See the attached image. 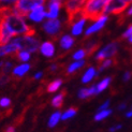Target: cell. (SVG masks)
<instances>
[{
	"label": "cell",
	"mask_w": 132,
	"mask_h": 132,
	"mask_svg": "<svg viewBox=\"0 0 132 132\" xmlns=\"http://www.w3.org/2000/svg\"><path fill=\"white\" fill-rule=\"evenodd\" d=\"M99 46H100V45H99L98 42H91V43L87 44L86 48H85V51H86V53H87V56H90L92 53H95L99 48Z\"/></svg>",
	"instance_id": "obj_26"
},
{
	"label": "cell",
	"mask_w": 132,
	"mask_h": 132,
	"mask_svg": "<svg viewBox=\"0 0 132 132\" xmlns=\"http://www.w3.org/2000/svg\"><path fill=\"white\" fill-rule=\"evenodd\" d=\"M9 81H10V76H8L5 73L2 72V74H0V85H4Z\"/></svg>",
	"instance_id": "obj_31"
},
{
	"label": "cell",
	"mask_w": 132,
	"mask_h": 132,
	"mask_svg": "<svg viewBox=\"0 0 132 132\" xmlns=\"http://www.w3.org/2000/svg\"><path fill=\"white\" fill-rule=\"evenodd\" d=\"M117 50H118L117 42H112V43L108 44L104 48H102L100 52L98 53L97 56H96V59L98 61H102V60H104V59H108L112 56H114L117 53Z\"/></svg>",
	"instance_id": "obj_7"
},
{
	"label": "cell",
	"mask_w": 132,
	"mask_h": 132,
	"mask_svg": "<svg viewBox=\"0 0 132 132\" xmlns=\"http://www.w3.org/2000/svg\"><path fill=\"white\" fill-rule=\"evenodd\" d=\"M76 114H77V109L76 108H70L69 110H67L61 115V119L62 120H68V119H70V118L74 117Z\"/></svg>",
	"instance_id": "obj_23"
},
{
	"label": "cell",
	"mask_w": 132,
	"mask_h": 132,
	"mask_svg": "<svg viewBox=\"0 0 132 132\" xmlns=\"http://www.w3.org/2000/svg\"><path fill=\"white\" fill-rule=\"evenodd\" d=\"M60 27H61V24L57 18L48 19V21L43 25V29L45 30L46 34L50 36H56L58 32L60 31Z\"/></svg>",
	"instance_id": "obj_9"
},
{
	"label": "cell",
	"mask_w": 132,
	"mask_h": 132,
	"mask_svg": "<svg viewBox=\"0 0 132 132\" xmlns=\"http://www.w3.org/2000/svg\"><path fill=\"white\" fill-rule=\"evenodd\" d=\"M61 115L62 114L60 113V112H55L54 114H52V116L50 117V120H48V127L54 128L58 123V121L61 119Z\"/></svg>",
	"instance_id": "obj_20"
},
{
	"label": "cell",
	"mask_w": 132,
	"mask_h": 132,
	"mask_svg": "<svg viewBox=\"0 0 132 132\" xmlns=\"http://www.w3.org/2000/svg\"><path fill=\"white\" fill-rule=\"evenodd\" d=\"M125 109H126V104H125V103L120 104L119 106H118V110H119V111H121V110H125Z\"/></svg>",
	"instance_id": "obj_40"
},
{
	"label": "cell",
	"mask_w": 132,
	"mask_h": 132,
	"mask_svg": "<svg viewBox=\"0 0 132 132\" xmlns=\"http://www.w3.org/2000/svg\"><path fill=\"white\" fill-rule=\"evenodd\" d=\"M131 76H132V73H131V72H130V71H127V72H126V73H125V74H123V81H125V82H127V81H129V80H130V78H131Z\"/></svg>",
	"instance_id": "obj_35"
},
{
	"label": "cell",
	"mask_w": 132,
	"mask_h": 132,
	"mask_svg": "<svg viewBox=\"0 0 132 132\" xmlns=\"http://www.w3.org/2000/svg\"><path fill=\"white\" fill-rule=\"evenodd\" d=\"M14 43L17 44L19 50H23L26 52L35 53L39 50L40 47V42H39L38 39L34 38L32 36H24V37H18L12 40Z\"/></svg>",
	"instance_id": "obj_5"
},
{
	"label": "cell",
	"mask_w": 132,
	"mask_h": 132,
	"mask_svg": "<svg viewBox=\"0 0 132 132\" xmlns=\"http://www.w3.org/2000/svg\"><path fill=\"white\" fill-rule=\"evenodd\" d=\"M109 105H110V100H106V101H105L102 105H101V106L100 108H99L98 109V111H102V110H106L108 108H109Z\"/></svg>",
	"instance_id": "obj_34"
},
{
	"label": "cell",
	"mask_w": 132,
	"mask_h": 132,
	"mask_svg": "<svg viewBox=\"0 0 132 132\" xmlns=\"http://www.w3.org/2000/svg\"><path fill=\"white\" fill-rule=\"evenodd\" d=\"M126 117H128V118L132 117V109H131V111H129V112H128V113L126 114Z\"/></svg>",
	"instance_id": "obj_42"
},
{
	"label": "cell",
	"mask_w": 132,
	"mask_h": 132,
	"mask_svg": "<svg viewBox=\"0 0 132 132\" xmlns=\"http://www.w3.org/2000/svg\"><path fill=\"white\" fill-rule=\"evenodd\" d=\"M30 69V65L28 63H24V64H21V65H18V67L14 68V70H13V75H15V76H23L25 75L27 72L29 71Z\"/></svg>",
	"instance_id": "obj_17"
},
{
	"label": "cell",
	"mask_w": 132,
	"mask_h": 132,
	"mask_svg": "<svg viewBox=\"0 0 132 132\" xmlns=\"http://www.w3.org/2000/svg\"><path fill=\"white\" fill-rule=\"evenodd\" d=\"M108 22V16L105 15V14H103L100 18H98L97 21H96V23L92 25V26H90V27L86 30V32H85V35H86V37H88V36H90V35H92V34H95V32H97V31H99L100 29H102L103 28V26L105 25V23Z\"/></svg>",
	"instance_id": "obj_10"
},
{
	"label": "cell",
	"mask_w": 132,
	"mask_h": 132,
	"mask_svg": "<svg viewBox=\"0 0 132 132\" xmlns=\"http://www.w3.org/2000/svg\"><path fill=\"white\" fill-rule=\"evenodd\" d=\"M45 0H17L14 5V13L21 15V16H26L29 14V12L34 11L38 6L43 5Z\"/></svg>",
	"instance_id": "obj_4"
},
{
	"label": "cell",
	"mask_w": 132,
	"mask_h": 132,
	"mask_svg": "<svg viewBox=\"0 0 132 132\" xmlns=\"http://www.w3.org/2000/svg\"><path fill=\"white\" fill-rule=\"evenodd\" d=\"M110 0H87L82 10L83 17L90 21H97L103 15L104 8Z\"/></svg>",
	"instance_id": "obj_2"
},
{
	"label": "cell",
	"mask_w": 132,
	"mask_h": 132,
	"mask_svg": "<svg viewBox=\"0 0 132 132\" xmlns=\"http://www.w3.org/2000/svg\"><path fill=\"white\" fill-rule=\"evenodd\" d=\"M121 125H117V126H114V127H112L111 129H110V132H116L117 130H119V129H121Z\"/></svg>",
	"instance_id": "obj_36"
},
{
	"label": "cell",
	"mask_w": 132,
	"mask_h": 132,
	"mask_svg": "<svg viewBox=\"0 0 132 132\" xmlns=\"http://www.w3.org/2000/svg\"><path fill=\"white\" fill-rule=\"evenodd\" d=\"M98 94V90H97V85H92L91 87L89 88H82L78 92V98L81 99H86L90 96H94Z\"/></svg>",
	"instance_id": "obj_14"
},
{
	"label": "cell",
	"mask_w": 132,
	"mask_h": 132,
	"mask_svg": "<svg viewBox=\"0 0 132 132\" xmlns=\"http://www.w3.org/2000/svg\"><path fill=\"white\" fill-rule=\"evenodd\" d=\"M16 56H17V58L21 61L26 62V61H28L29 59H30V53L29 52H26V51H23V50H19L17 52V55Z\"/></svg>",
	"instance_id": "obj_27"
},
{
	"label": "cell",
	"mask_w": 132,
	"mask_h": 132,
	"mask_svg": "<svg viewBox=\"0 0 132 132\" xmlns=\"http://www.w3.org/2000/svg\"><path fill=\"white\" fill-rule=\"evenodd\" d=\"M42 75H43L42 72H39V73H37V74L35 75V78H36V80H39V78L42 77Z\"/></svg>",
	"instance_id": "obj_39"
},
{
	"label": "cell",
	"mask_w": 132,
	"mask_h": 132,
	"mask_svg": "<svg viewBox=\"0 0 132 132\" xmlns=\"http://www.w3.org/2000/svg\"><path fill=\"white\" fill-rule=\"evenodd\" d=\"M10 104H11V100L9 98H2L1 100H0V106L1 108H6V106H9Z\"/></svg>",
	"instance_id": "obj_32"
},
{
	"label": "cell",
	"mask_w": 132,
	"mask_h": 132,
	"mask_svg": "<svg viewBox=\"0 0 132 132\" xmlns=\"http://www.w3.org/2000/svg\"><path fill=\"white\" fill-rule=\"evenodd\" d=\"M112 114V110L106 109V110H102V111H98V113L95 115V120L96 121H101L104 118L109 117Z\"/></svg>",
	"instance_id": "obj_21"
},
{
	"label": "cell",
	"mask_w": 132,
	"mask_h": 132,
	"mask_svg": "<svg viewBox=\"0 0 132 132\" xmlns=\"http://www.w3.org/2000/svg\"><path fill=\"white\" fill-rule=\"evenodd\" d=\"M129 42H130V43H131V44H132V36H131V37H130V38H129Z\"/></svg>",
	"instance_id": "obj_44"
},
{
	"label": "cell",
	"mask_w": 132,
	"mask_h": 132,
	"mask_svg": "<svg viewBox=\"0 0 132 132\" xmlns=\"http://www.w3.org/2000/svg\"><path fill=\"white\" fill-rule=\"evenodd\" d=\"M61 85H62V80H60V78L55 80L54 82H52V83L48 84V86H47V92H55V91H57L59 88H60Z\"/></svg>",
	"instance_id": "obj_22"
},
{
	"label": "cell",
	"mask_w": 132,
	"mask_h": 132,
	"mask_svg": "<svg viewBox=\"0 0 132 132\" xmlns=\"http://www.w3.org/2000/svg\"><path fill=\"white\" fill-rule=\"evenodd\" d=\"M85 64V61L83 60H76L75 62H73L71 65H69V68H68V73H73V72H75L76 70L78 69H81L83 65Z\"/></svg>",
	"instance_id": "obj_25"
},
{
	"label": "cell",
	"mask_w": 132,
	"mask_h": 132,
	"mask_svg": "<svg viewBox=\"0 0 132 132\" xmlns=\"http://www.w3.org/2000/svg\"><path fill=\"white\" fill-rule=\"evenodd\" d=\"M45 16H46V13H45V10H44L43 5L38 6L37 9H35L34 11H31V13L28 14V17L34 22H42Z\"/></svg>",
	"instance_id": "obj_11"
},
{
	"label": "cell",
	"mask_w": 132,
	"mask_h": 132,
	"mask_svg": "<svg viewBox=\"0 0 132 132\" xmlns=\"http://www.w3.org/2000/svg\"><path fill=\"white\" fill-rule=\"evenodd\" d=\"M113 63H114V60H112V59H109V58L108 59H104V60H102V62H101V65H100V68H99V71L101 72L102 70L111 67Z\"/></svg>",
	"instance_id": "obj_28"
},
{
	"label": "cell",
	"mask_w": 132,
	"mask_h": 132,
	"mask_svg": "<svg viewBox=\"0 0 132 132\" xmlns=\"http://www.w3.org/2000/svg\"><path fill=\"white\" fill-rule=\"evenodd\" d=\"M74 44V39L71 36H63L60 40V47L62 50H70Z\"/></svg>",
	"instance_id": "obj_16"
},
{
	"label": "cell",
	"mask_w": 132,
	"mask_h": 132,
	"mask_svg": "<svg viewBox=\"0 0 132 132\" xmlns=\"http://www.w3.org/2000/svg\"><path fill=\"white\" fill-rule=\"evenodd\" d=\"M2 21L5 22V24L8 25V27L10 28V30L15 36H18V35L34 36L35 35V29L26 24L23 16L16 14L14 12L9 14L4 19H2Z\"/></svg>",
	"instance_id": "obj_1"
},
{
	"label": "cell",
	"mask_w": 132,
	"mask_h": 132,
	"mask_svg": "<svg viewBox=\"0 0 132 132\" xmlns=\"http://www.w3.org/2000/svg\"><path fill=\"white\" fill-rule=\"evenodd\" d=\"M87 0H68L64 4V9L68 13V22L70 25H74L83 17L82 10Z\"/></svg>",
	"instance_id": "obj_3"
},
{
	"label": "cell",
	"mask_w": 132,
	"mask_h": 132,
	"mask_svg": "<svg viewBox=\"0 0 132 132\" xmlns=\"http://www.w3.org/2000/svg\"><path fill=\"white\" fill-rule=\"evenodd\" d=\"M67 95V90H63L61 91L60 94H58L56 97H54V99L52 100V105L54 108H60L62 103H63V99H64V96Z\"/></svg>",
	"instance_id": "obj_18"
},
{
	"label": "cell",
	"mask_w": 132,
	"mask_h": 132,
	"mask_svg": "<svg viewBox=\"0 0 132 132\" xmlns=\"http://www.w3.org/2000/svg\"><path fill=\"white\" fill-rule=\"evenodd\" d=\"M85 56H87L86 51H85V50H80V51H77V52L74 53L73 59H75V60H82Z\"/></svg>",
	"instance_id": "obj_29"
},
{
	"label": "cell",
	"mask_w": 132,
	"mask_h": 132,
	"mask_svg": "<svg viewBox=\"0 0 132 132\" xmlns=\"http://www.w3.org/2000/svg\"><path fill=\"white\" fill-rule=\"evenodd\" d=\"M96 74H97L96 69H95V68H92V67H90L86 72H85V74L83 75V77H82V82H83L84 84H86V83L90 82L92 78L96 76Z\"/></svg>",
	"instance_id": "obj_19"
},
{
	"label": "cell",
	"mask_w": 132,
	"mask_h": 132,
	"mask_svg": "<svg viewBox=\"0 0 132 132\" xmlns=\"http://www.w3.org/2000/svg\"><path fill=\"white\" fill-rule=\"evenodd\" d=\"M128 2L125 0H110L104 8L103 14H120L128 6Z\"/></svg>",
	"instance_id": "obj_6"
},
{
	"label": "cell",
	"mask_w": 132,
	"mask_h": 132,
	"mask_svg": "<svg viewBox=\"0 0 132 132\" xmlns=\"http://www.w3.org/2000/svg\"><path fill=\"white\" fill-rule=\"evenodd\" d=\"M41 54L45 57H53L55 54V45L51 41H46L40 45Z\"/></svg>",
	"instance_id": "obj_12"
},
{
	"label": "cell",
	"mask_w": 132,
	"mask_h": 132,
	"mask_svg": "<svg viewBox=\"0 0 132 132\" xmlns=\"http://www.w3.org/2000/svg\"><path fill=\"white\" fill-rule=\"evenodd\" d=\"M4 132H15V127L14 126H9V127H6Z\"/></svg>",
	"instance_id": "obj_37"
},
{
	"label": "cell",
	"mask_w": 132,
	"mask_h": 132,
	"mask_svg": "<svg viewBox=\"0 0 132 132\" xmlns=\"http://www.w3.org/2000/svg\"><path fill=\"white\" fill-rule=\"evenodd\" d=\"M17 0H0V3H12V2H16Z\"/></svg>",
	"instance_id": "obj_38"
},
{
	"label": "cell",
	"mask_w": 132,
	"mask_h": 132,
	"mask_svg": "<svg viewBox=\"0 0 132 132\" xmlns=\"http://www.w3.org/2000/svg\"><path fill=\"white\" fill-rule=\"evenodd\" d=\"M11 68H12V62L4 61L3 65H2V72H3V73H8V72L11 70Z\"/></svg>",
	"instance_id": "obj_30"
},
{
	"label": "cell",
	"mask_w": 132,
	"mask_h": 132,
	"mask_svg": "<svg viewBox=\"0 0 132 132\" xmlns=\"http://www.w3.org/2000/svg\"><path fill=\"white\" fill-rule=\"evenodd\" d=\"M125 1L128 2V3H131V2H132V0H125Z\"/></svg>",
	"instance_id": "obj_45"
},
{
	"label": "cell",
	"mask_w": 132,
	"mask_h": 132,
	"mask_svg": "<svg viewBox=\"0 0 132 132\" xmlns=\"http://www.w3.org/2000/svg\"><path fill=\"white\" fill-rule=\"evenodd\" d=\"M110 83H111V77L109 76V77H105V78H103V80L99 83L98 85H97V90H98V94H100L101 91H103V90H105L108 87H109V85H110Z\"/></svg>",
	"instance_id": "obj_24"
},
{
	"label": "cell",
	"mask_w": 132,
	"mask_h": 132,
	"mask_svg": "<svg viewBox=\"0 0 132 132\" xmlns=\"http://www.w3.org/2000/svg\"><path fill=\"white\" fill-rule=\"evenodd\" d=\"M61 8V2H50L48 4V12L46 13V17L52 19V18H57L59 14V10Z\"/></svg>",
	"instance_id": "obj_13"
},
{
	"label": "cell",
	"mask_w": 132,
	"mask_h": 132,
	"mask_svg": "<svg viewBox=\"0 0 132 132\" xmlns=\"http://www.w3.org/2000/svg\"><path fill=\"white\" fill-rule=\"evenodd\" d=\"M127 15H128V16H131V15H132V5L130 6L129 10L127 11Z\"/></svg>",
	"instance_id": "obj_41"
},
{
	"label": "cell",
	"mask_w": 132,
	"mask_h": 132,
	"mask_svg": "<svg viewBox=\"0 0 132 132\" xmlns=\"http://www.w3.org/2000/svg\"><path fill=\"white\" fill-rule=\"evenodd\" d=\"M131 36H132V25H130L129 28L125 31V34L122 35V38L123 39H129Z\"/></svg>",
	"instance_id": "obj_33"
},
{
	"label": "cell",
	"mask_w": 132,
	"mask_h": 132,
	"mask_svg": "<svg viewBox=\"0 0 132 132\" xmlns=\"http://www.w3.org/2000/svg\"><path fill=\"white\" fill-rule=\"evenodd\" d=\"M55 1H58V2H61L62 0H51V2H55Z\"/></svg>",
	"instance_id": "obj_43"
},
{
	"label": "cell",
	"mask_w": 132,
	"mask_h": 132,
	"mask_svg": "<svg viewBox=\"0 0 132 132\" xmlns=\"http://www.w3.org/2000/svg\"><path fill=\"white\" fill-rule=\"evenodd\" d=\"M2 65H3V62H0V68H1Z\"/></svg>",
	"instance_id": "obj_46"
},
{
	"label": "cell",
	"mask_w": 132,
	"mask_h": 132,
	"mask_svg": "<svg viewBox=\"0 0 132 132\" xmlns=\"http://www.w3.org/2000/svg\"><path fill=\"white\" fill-rule=\"evenodd\" d=\"M85 23H86V18L85 17H82L80 21H77L72 27V36H80L83 31Z\"/></svg>",
	"instance_id": "obj_15"
},
{
	"label": "cell",
	"mask_w": 132,
	"mask_h": 132,
	"mask_svg": "<svg viewBox=\"0 0 132 132\" xmlns=\"http://www.w3.org/2000/svg\"><path fill=\"white\" fill-rule=\"evenodd\" d=\"M15 35L10 30L4 21H0V46L8 44Z\"/></svg>",
	"instance_id": "obj_8"
}]
</instances>
